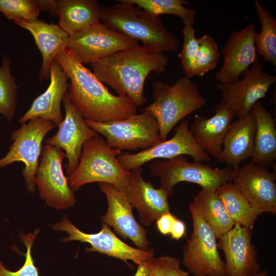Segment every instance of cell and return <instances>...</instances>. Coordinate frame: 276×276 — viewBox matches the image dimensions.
<instances>
[{
  "label": "cell",
  "mask_w": 276,
  "mask_h": 276,
  "mask_svg": "<svg viewBox=\"0 0 276 276\" xmlns=\"http://www.w3.org/2000/svg\"><path fill=\"white\" fill-rule=\"evenodd\" d=\"M14 22L29 31L33 36L42 59L39 80L50 78V68L56 56L66 49L69 35L57 25L48 24L38 19Z\"/></svg>",
  "instance_id": "obj_23"
},
{
  "label": "cell",
  "mask_w": 276,
  "mask_h": 276,
  "mask_svg": "<svg viewBox=\"0 0 276 276\" xmlns=\"http://www.w3.org/2000/svg\"><path fill=\"white\" fill-rule=\"evenodd\" d=\"M183 42L178 54L184 76L191 78L195 76V58L198 44L193 26L184 25L182 29Z\"/></svg>",
  "instance_id": "obj_33"
},
{
  "label": "cell",
  "mask_w": 276,
  "mask_h": 276,
  "mask_svg": "<svg viewBox=\"0 0 276 276\" xmlns=\"http://www.w3.org/2000/svg\"><path fill=\"white\" fill-rule=\"evenodd\" d=\"M252 234V229L235 223L218 238V248L225 258V276H250L260 270L258 251L251 243Z\"/></svg>",
  "instance_id": "obj_18"
},
{
  "label": "cell",
  "mask_w": 276,
  "mask_h": 276,
  "mask_svg": "<svg viewBox=\"0 0 276 276\" xmlns=\"http://www.w3.org/2000/svg\"><path fill=\"white\" fill-rule=\"evenodd\" d=\"M11 65L10 59L3 55L0 67V114L9 122L15 115L18 89L15 78L11 73Z\"/></svg>",
  "instance_id": "obj_31"
},
{
  "label": "cell",
  "mask_w": 276,
  "mask_h": 276,
  "mask_svg": "<svg viewBox=\"0 0 276 276\" xmlns=\"http://www.w3.org/2000/svg\"><path fill=\"white\" fill-rule=\"evenodd\" d=\"M153 102L141 111H148L156 119L162 141L186 117L203 107L206 100L197 85L185 76L172 85L162 81L152 85Z\"/></svg>",
  "instance_id": "obj_4"
},
{
  "label": "cell",
  "mask_w": 276,
  "mask_h": 276,
  "mask_svg": "<svg viewBox=\"0 0 276 276\" xmlns=\"http://www.w3.org/2000/svg\"><path fill=\"white\" fill-rule=\"evenodd\" d=\"M256 29V24L251 22L239 31L231 32L222 50V65L215 76L218 82L239 80L241 75L259 60L254 41Z\"/></svg>",
  "instance_id": "obj_19"
},
{
  "label": "cell",
  "mask_w": 276,
  "mask_h": 276,
  "mask_svg": "<svg viewBox=\"0 0 276 276\" xmlns=\"http://www.w3.org/2000/svg\"><path fill=\"white\" fill-rule=\"evenodd\" d=\"M235 114L223 101L216 106L215 113L207 118L196 116L189 126L190 132L198 145L210 157L220 159L224 138Z\"/></svg>",
  "instance_id": "obj_21"
},
{
  "label": "cell",
  "mask_w": 276,
  "mask_h": 276,
  "mask_svg": "<svg viewBox=\"0 0 276 276\" xmlns=\"http://www.w3.org/2000/svg\"><path fill=\"white\" fill-rule=\"evenodd\" d=\"M180 265V261L175 257L168 255L154 257L148 276H190Z\"/></svg>",
  "instance_id": "obj_36"
},
{
  "label": "cell",
  "mask_w": 276,
  "mask_h": 276,
  "mask_svg": "<svg viewBox=\"0 0 276 276\" xmlns=\"http://www.w3.org/2000/svg\"><path fill=\"white\" fill-rule=\"evenodd\" d=\"M193 202L217 238L224 235L235 225L216 191L201 189Z\"/></svg>",
  "instance_id": "obj_27"
},
{
  "label": "cell",
  "mask_w": 276,
  "mask_h": 276,
  "mask_svg": "<svg viewBox=\"0 0 276 276\" xmlns=\"http://www.w3.org/2000/svg\"><path fill=\"white\" fill-rule=\"evenodd\" d=\"M176 218L170 212L163 214L156 221L158 231L163 235H170Z\"/></svg>",
  "instance_id": "obj_37"
},
{
  "label": "cell",
  "mask_w": 276,
  "mask_h": 276,
  "mask_svg": "<svg viewBox=\"0 0 276 276\" xmlns=\"http://www.w3.org/2000/svg\"><path fill=\"white\" fill-rule=\"evenodd\" d=\"M85 121L89 127L106 138L110 148L121 151H142L162 142L157 122L148 111L108 122Z\"/></svg>",
  "instance_id": "obj_7"
},
{
  "label": "cell",
  "mask_w": 276,
  "mask_h": 276,
  "mask_svg": "<svg viewBox=\"0 0 276 276\" xmlns=\"http://www.w3.org/2000/svg\"><path fill=\"white\" fill-rule=\"evenodd\" d=\"M264 62L257 61L242 75V79L231 83L218 82L216 88L222 94L221 101L234 112L238 119L251 112L255 104L266 97L276 76L265 72Z\"/></svg>",
  "instance_id": "obj_12"
},
{
  "label": "cell",
  "mask_w": 276,
  "mask_h": 276,
  "mask_svg": "<svg viewBox=\"0 0 276 276\" xmlns=\"http://www.w3.org/2000/svg\"><path fill=\"white\" fill-rule=\"evenodd\" d=\"M50 78L48 87L33 101L29 109L19 119V123H26L36 118L52 121L56 127L62 122L61 103L67 91L68 78L55 59L50 66Z\"/></svg>",
  "instance_id": "obj_22"
},
{
  "label": "cell",
  "mask_w": 276,
  "mask_h": 276,
  "mask_svg": "<svg viewBox=\"0 0 276 276\" xmlns=\"http://www.w3.org/2000/svg\"><path fill=\"white\" fill-rule=\"evenodd\" d=\"M238 168L228 166L213 168L201 163L190 162L185 155L165 161L155 159L149 164L151 174L159 178L160 187L170 196L174 186L182 181L198 185L202 189L216 191L222 185L232 181Z\"/></svg>",
  "instance_id": "obj_6"
},
{
  "label": "cell",
  "mask_w": 276,
  "mask_h": 276,
  "mask_svg": "<svg viewBox=\"0 0 276 276\" xmlns=\"http://www.w3.org/2000/svg\"><path fill=\"white\" fill-rule=\"evenodd\" d=\"M152 260V259L138 265L136 271L133 276H148L151 268Z\"/></svg>",
  "instance_id": "obj_40"
},
{
  "label": "cell",
  "mask_w": 276,
  "mask_h": 276,
  "mask_svg": "<svg viewBox=\"0 0 276 276\" xmlns=\"http://www.w3.org/2000/svg\"><path fill=\"white\" fill-rule=\"evenodd\" d=\"M99 185L108 202L106 213L101 217L102 223L112 227L123 239H129L137 248L148 250L150 241L147 237V231L135 219L133 207L125 192L111 184L101 182Z\"/></svg>",
  "instance_id": "obj_17"
},
{
  "label": "cell",
  "mask_w": 276,
  "mask_h": 276,
  "mask_svg": "<svg viewBox=\"0 0 276 276\" xmlns=\"http://www.w3.org/2000/svg\"><path fill=\"white\" fill-rule=\"evenodd\" d=\"M251 112L256 121L252 163L267 167L276 159V124L271 113L259 101L254 106Z\"/></svg>",
  "instance_id": "obj_25"
},
{
  "label": "cell",
  "mask_w": 276,
  "mask_h": 276,
  "mask_svg": "<svg viewBox=\"0 0 276 276\" xmlns=\"http://www.w3.org/2000/svg\"><path fill=\"white\" fill-rule=\"evenodd\" d=\"M168 62V57L164 53L138 45L90 64L97 79L109 85L119 95L128 97L137 107L147 101L144 87L148 76L152 72L164 73Z\"/></svg>",
  "instance_id": "obj_2"
},
{
  "label": "cell",
  "mask_w": 276,
  "mask_h": 276,
  "mask_svg": "<svg viewBox=\"0 0 276 276\" xmlns=\"http://www.w3.org/2000/svg\"><path fill=\"white\" fill-rule=\"evenodd\" d=\"M134 5L152 14L173 15L179 17L184 25L193 26L197 13L195 9L185 7L189 2L185 0H123Z\"/></svg>",
  "instance_id": "obj_30"
},
{
  "label": "cell",
  "mask_w": 276,
  "mask_h": 276,
  "mask_svg": "<svg viewBox=\"0 0 276 276\" xmlns=\"http://www.w3.org/2000/svg\"><path fill=\"white\" fill-rule=\"evenodd\" d=\"M130 171L128 186L125 193L133 208L138 212L141 223L150 225L163 214L170 212L168 199L170 195L163 188H155L142 176V168Z\"/></svg>",
  "instance_id": "obj_20"
},
{
  "label": "cell",
  "mask_w": 276,
  "mask_h": 276,
  "mask_svg": "<svg viewBox=\"0 0 276 276\" xmlns=\"http://www.w3.org/2000/svg\"><path fill=\"white\" fill-rule=\"evenodd\" d=\"M193 231L183 249L182 263L193 276H225L216 237L192 202Z\"/></svg>",
  "instance_id": "obj_8"
},
{
  "label": "cell",
  "mask_w": 276,
  "mask_h": 276,
  "mask_svg": "<svg viewBox=\"0 0 276 276\" xmlns=\"http://www.w3.org/2000/svg\"><path fill=\"white\" fill-rule=\"evenodd\" d=\"M65 157L61 149L45 144L42 147L35 179L41 198L49 206L57 210L70 208L77 200L62 169Z\"/></svg>",
  "instance_id": "obj_11"
},
{
  "label": "cell",
  "mask_w": 276,
  "mask_h": 276,
  "mask_svg": "<svg viewBox=\"0 0 276 276\" xmlns=\"http://www.w3.org/2000/svg\"><path fill=\"white\" fill-rule=\"evenodd\" d=\"M185 155L191 156L195 162H208L211 159L195 142L190 130L189 121L184 119L176 127L174 135L169 140L135 153L125 152L119 155L118 159L126 170L130 171L153 160L170 159Z\"/></svg>",
  "instance_id": "obj_14"
},
{
  "label": "cell",
  "mask_w": 276,
  "mask_h": 276,
  "mask_svg": "<svg viewBox=\"0 0 276 276\" xmlns=\"http://www.w3.org/2000/svg\"><path fill=\"white\" fill-rule=\"evenodd\" d=\"M268 273L266 270H260L257 273L252 274L250 276H268Z\"/></svg>",
  "instance_id": "obj_41"
},
{
  "label": "cell",
  "mask_w": 276,
  "mask_h": 276,
  "mask_svg": "<svg viewBox=\"0 0 276 276\" xmlns=\"http://www.w3.org/2000/svg\"><path fill=\"white\" fill-rule=\"evenodd\" d=\"M55 60L70 80L67 87L70 100L85 120L108 122L136 113L137 107L128 97L112 94L66 49L59 53Z\"/></svg>",
  "instance_id": "obj_1"
},
{
  "label": "cell",
  "mask_w": 276,
  "mask_h": 276,
  "mask_svg": "<svg viewBox=\"0 0 276 276\" xmlns=\"http://www.w3.org/2000/svg\"><path fill=\"white\" fill-rule=\"evenodd\" d=\"M62 102L65 117L59 125L56 133L45 139V143L64 150L67 159L65 165V171L69 176L78 167L85 142L99 134L87 125L85 119L73 106L67 91L64 94Z\"/></svg>",
  "instance_id": "obj_15"
},
{
  "label": "cell",
  "mask_w": 276,
  "mask_h": 276,
  "mask_svg": "<svg viewBox=\"0 0 276 276\" xmlns=\"http://www.w3.org/2000/svg\"><path fill=\"white\" fill-rule=\"evenodd\" d=\"M256 121L251 112L233 121L224 138L222 151L218 162L232 168H239L251 157L254 148Z\"/></svg>",
  "instance_id": "obj_24"
},
{
  "label": "cell",
  "mask_w": 276,
  "mask_h": 276,
  "mask_svg": "<svg viewBox=\"0 0 276 276\" xmlns=\"http://www.w3.org/2000/svg\"><path fill=\"white\" fill-rule=\"evenodd\" d=\"M216 193L235 223L253 229L259 215L232 181L219 187Z\"/></svg>",
  "instance_id": "obj_28"
},
{
  "label": "cell",
  "mask_w": 276,
  "mask_h": 276,
  "mask_svg": "<svg viewBox=\"0 0 276 276\" xmlns=\"http://www.w3.org/2000/svg\"><path fill=\"white\" fill-rule=\"evenodd\" d=\"M186 231V226L185 222L176 218L170 235L172 239L177 240L181 239L185 235Z\"/></svg>",
  "instance_id": "obj_39"
},
{
  "label": "cell",
  "mask_w": 276,
  "mask_h": 276,
  "mask_svg": "<svg viewBox=\"0 0 276 276\" xmlns=\"http://www.w3.org/2000/svg\"><path fill=\"white\" fill-rule=\"evenodd\" d=\"M139 42L100 22L69 36L66 49L83 64H91Z\"/></svg>",
  "instance_id": "obj_10"
},
{
  "label": "cell",
  "mask_w": 276,
  "mask_h": 276,
  "mask_svg": "<svg viewBox=\"0 0 276 276\" xmlns=\"http://www.w3.org/2000/svg\"><path fill=\"white\" fill-rule=\"evenodd\" d=\"M119 4L100 7V21L154 52H174L179 47L176 37L165 27L159 16L119 0Z\"/></svg>",
  "instance_id": "obj_3"
},
{
  "label": "cell",
  "mask_w": 276,
  "mask_h": 276,
  "mask_svg": "<svg viewBox=\"0 0 276 276\" xmlns=\"http://www.w3.org/2000/svg\"><path fill=\"white\" fill-rule=\"evenodd\" d=\"M59 26L69 36L100 21V7L95 0H58Z\"/></svg>",
  "instance_id": "obj_26"
},
{
  "label": "cell",
  "mask_w": 276,
  "mask_h": 276,
  "mask_svg": "<svg viewBox=\"0 0 276 276\" xmlns=\"http://www.w3.org/2000/svg\"><path fill=\"white\" fill-rule=\"evenodd\" d=\"M122 151L110 148L102 136L92 137L84 144L79 164L68 176L70 188L77 191L82 186L98 182L111 184L125 192L128 185L130 171L119 162Z\"/></svg>",
  "instance_id": "obj_5"
},
{
  "label": "cell",
  "mask_w": 276,
  "mask_h": 276,
  "mask_svg": "<svg viewBox=\"0 0 276 276\" xmlns=\"http://www.w3.org/2000/svg\"><path fill=\"white\" fill-rule=\"evenodd\" d=\"M56 127L49 120L36 118L23 123L21 127L12 134L13 141L7 154L0 159V168L15 162L25 164L22 174L29 192L35 190V179L39 158L42 152L43 140L50 131Z\"/></svg>",
  "instance_id": "obj_9"
},
{
  "label": "cell",
  "mask_w": 276,
  "mask_h": 276,
  "mask_svg": "<svg viewBox=\"0 0 276 276\" xmlns=\"http://www.w3.org/2000/svg\"><path fill=\"white\" fill-rule=\"evenodd\" d=\"M39 232V230L36 229L34 233H30L28 235L20 233V238L27 249L25 263L19 269L12 271L7 269L0 261V276H39L31 254L32 245Z\"/></svg>",
  "instance_id": "obj_35"
},
{
  "label": "cell",
  "mask_w": 276,
  "mask_h": 276,
  "mask_svg": "<svg viewBox=\"0 0 276 276\" xmlns=\"http://www.w3.org/2000/svg\"><path fill=\"white\" fill-rule=\"evenodd\" d=\"M38 9L49 12L53 16L57 15L58 0H32Z\"/></svg>",
  "instance_id": "obj_38"
},
{
  "label": "cell",
  "mask_w": 276,
  "mask_h": 276,
  "mask_svg": "<svg viewBox=\"0 0 276 276\" xmlns=\"http://www.w3.org/2000/svg\"><path fill=\"white\" fill-rule=\"evenodd\" d=\"M39 11L32 0H0V12L14 21L38 19Z\"/></svg>",
  "instance_id": "obj_34"
},
{
  "label": "cell",
  "mask_w": 276,
  "mask_h": 276,
  "mask_svg": "<svg viewBox=\"0 0 276 276\" xmlns=\"http://www.w3.org/2000/svg\"><path fill=\"white\" fill-rule=\"evenodd\" d=\"M276 174L252 162L239 167L232 182L260 215L276 214Z\"/></svg>",
  "instance_id": "obj_16"
},
{
  "label": "cell",
  "mask_w": 276,
  "mask_h": 276,
  "mask_svg": "<svg viewBox=\"0 0 276 276\" xmlns=\"http://www.w3.org/2000/svg\"><path fill=\"white\" fill-rule=\"evenodd\" d=\"M197 41L195 76L202 77L216 67L221 54L217 43L210 35L204 34L197 38Z\"/></svg>",
  "instance_id": "obj_32"
},
{
  "label": "cell",
  "mask_w": 276,
  "mask_h": 276,
  "mask_svg": "<svg viewBox=\"0 0 276 276\" xmlns=\"http://www.w3.org/2000/svg\"><path fill=\"white\" fill-rule=\"evenodd\" d=\"M54 230L63 231L68 234L61 239L62 242L79 241L88 243L90 247L86 248L87 252H98L119 259L128 264V261L137 265L153 259V249L143 250L134 248L120 239L111 231L110 227L103 224L101 229L95 234H87L76 227L65 216L60 222L52 225Z\"/></svg>",
  "instance_id": "obj_13"
},
{
  "label": "cell",
  "mask_w": 276,
  "mask_h": 276,
  "mask_svg": "<svg viewBox=\"0 0 276 276\" xmlns=\"http://www.w3.org/2000/svg\"><path fill=\"white\" fill-rule=\"evenodd\" d=\"M254 4L261 25L260 32H256L254 37L257 54L262 57L264 63L270 62L275 67L276 19L258 0H255Z\"/></svg>",
  "instance_id": "obj_29"
}]
</instances>
